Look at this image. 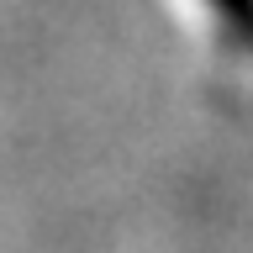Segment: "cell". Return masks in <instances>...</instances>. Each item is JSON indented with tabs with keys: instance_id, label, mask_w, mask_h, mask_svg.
Here are the masks:
<instances>
[{
	"instance_id": "cell-1",
	"label": "cell",
	"mask_w": 253,
	"mask_h": 253,
	"mask_svg": "<svg viewBox=\"0 0 253 253\" xmlns=\"http://www.w3.org/2000/svg\"><path fill=\"white\" fill-rule=\"evenodd\" d=\"M211 11H216L221 32H232L243 47H253V0H206Z\"/></svg>"
}]
</instances>
